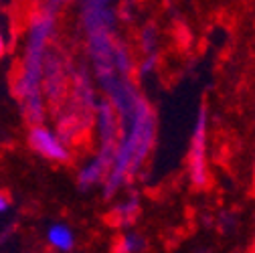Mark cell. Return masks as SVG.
I'll use <instances>...</instances> for the list:
<instances>
[{"instance_id": "7a4b0ae2", "label": "cell", "mask_w": 255, "mask_h": 253, "mask_svg": "<svg viewBox=\"0 0 255 253\" xmlns=\"http://www.w3.org/2000/svg\"><path fill=\"white\" fill-rule=\"evenodd\" d=\"M55 6H47L30 26V39L26 47V65L18 81V96L26 108L30 122H39L43 118V98H41V81H43V59L47 39L55 28Z\"/></svg>"}, {"instance_id": "4fadbf2b", "label": "cell", "mask_w": 255, "mask_h": 253, "mask_svg": "<svg viewBox=\"0 0 255 253\" xmlns=\"http://www.w3.org/2000/svg\"><path fill=\"white\" fill-rule=\"evenodd\" d=\"M251 253H255V241H253V247H251Z\"/></svg>"}, {"instance_id": "30bf717a", "label": "cell", "mask_w": 255, "mask_h": 253, "mask_svg": "<svg viewBox=\"0 0 255 253\" xmlns=\"http://www.w3.org/2000/svg\"><path fill=\"white\" fill-rule=\"evenodd\" d=\"M156 67H158V55H156V53H150V55H144V59H142V63H140L138 73H140L142 77H146V75L154 73Z\"/></svg>"}, {"instance_id": "5b68a950", "label": "cell", "mask_w": 255, "mask_h": 253, "mask_svg": "<svg viewBox=\"0 0 255 253\" xmlns=\"http://www.w3.org/2000/svg\"><path fill=\"white\" fill-rule=\"evenodd\" d=\"M110 164H112V158L106 156V154H98L95 158H91V160L81 168L79 172V184L85 188V186H93L98 184L100 180L106 178L108 170H110Z\"/></svg>"}, {"instance_id": "9c48e42d", "label": "cell", "mask_w": 255, "mask_h": 253, "mask_svg": "<svg viewBox=\"0 0 255 253\" xmlns=\"http://www.w3.org/2000/svg\"><path fill=\"white\" fill-rule=\"evenodd\" d=\"M156 47H158V35L154 26H148L142 33V51L144 55H150V53H156Z\"/></svg>"}, {"instance_id": "52a82bcc", "label": "cell", "mask_w": 255, "mask_h": 253, "mask_svg": "<svg viewBox=\"0 0 255 253\" xmlns=\"http://www.w3.org/2000/svg\"><path fill=\"white\" fill-rule=\"evenodd\" d=\"M146 247V241L142 235L134 233V231H128L120 237L118 245H116V253H142Z\"/></svg>"}, {"instance_id": "277c9868", "label": "cell", "mask_w": 255, "mask_h": 253, "mask_svg": "<svg viewBox=\"0 0 255 253\" xmlns=\"http://www.w3.org/2000/svg\"><path fill=\"white\" fill-rule=\"evenodd\" d=\"M28 144L37 154L45 156L47 160H53V162H67L71 156L65 142L55 132L45 128V126H35V128L28 132Z\"/></svg>"}, {"instance_id": "6da1fadb", "label": "cell", "mask_w": 255, "mask_h": 253, "mask_svg": "<svg viewBox=\"0 0 255 253\" xmlns=\"http://www.w3.org/2000/svg\"><path fill=\"white\" fill-rule=\"evenodd\" d=\"M156 142V116L150 104L140 98L132 116L124 120V134L118 138L112 164L106 174V193L114 195L118 188L136 174L146 162Z\"/></svg>"}, {"instance_id": "8fae6325", "label": "cell", "mask_w": 255, "mask_h": 253, "mask_svg": "<svg viewBox=\"0 0 255 253\" xmlns=\"http://www.w3.org/2000/svg\"><path fill=\"white\" fill-rule=\"evenodd\" d=\"M8 195H4V193H0V213H2V211H6L8 209Z\"/></svg>"}, {"instance_id": "3957f363", "label": "cell", "mask_w": 255, "mask_h": 253, "mask_svg": "<svg viewBox=\"0 0 255 253\" xmlns=\"http://www.w3.org/2000/svg\"><path fill=\"white\" fill-rule=\"evenodd\" d=\"M207 138H209V112L203 106L197 114L188 144V176L195 186H205L209 178L207 168Z\"/></svg>"}, {"instance_id": "7c38bea8", "label": "cell", "mask_w": 255, "mask_h": 253, "mask_svg": "<svg viewBox=\"0 0 255 253\" xmlns=\"http://www.w3.org/2000/svg\"><path fill=\"white\" fill-rule=\"evenodd\" d=\"M4 51H6V41H4L2 33H0V57H2V55H4Z\"/></svg>"}, {"instance_id": "ba28073f", "label": "cell", "mask_w": 255, "mask_h": 253, "mask_svg": "<svg viewBox=\"0 0 255 253\" xmlns=\"http://www.w3.org/2000/svg\"><path fill=\"white\" fill-rule=\"evenodd\" d=\"M140 213V201L136 197H130L122 201L116 211H114V217L120 221V223H130V221H134V217Z\"/></svg>"}, {"instance_id": "8992f818", "label": "cell", "mask_w": 255, "mask_h": 253, "mask_svg": "<svg viewBox=\"0 0 255 253\" xmlns=\"http://www.w3.org/2000/svg\"><path fill=\"white\" fill-rule=\"evenodd\" d=\"M47 241H49L51 247H55L59 251H71L73 245H75V235H73L71 227L63 225V223H57V225H51L49 227Z\"/></svg>"}]
</instances>
